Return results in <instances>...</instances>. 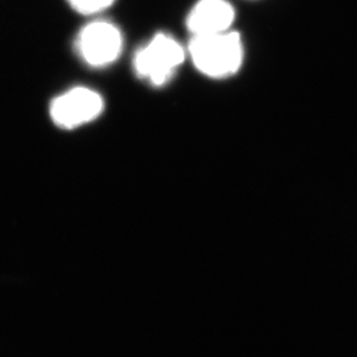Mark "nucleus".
I'll list each match as a JSON object with an SVG mask.
<instances>
[{"mask_svg": "<svg viewBox=\"0 0 357 357\" xmlns=\"http://www.w3.org/2000/svg\"><path fill=\"white\" fill-rule=\"evenodd\" d=\"M189 54L200 73L213 79H226L235 75L244 61V45L238 33L192 36Z\"/></svg>", "mask_w": 357, "mask_h": 357, "instance_id": "nucleus-1", "label": "nucleus"}, {"mask_svg": "<svg viewBox=\"0 0 357 357\" xmlns=\"http://www.w3.org/2000/svg\"><path fill=\"white\" fill-rule=\"evenodd\" d=\"M105 110V100L98 91L75 87L51 102L50 117L58 128L73 130L89 124Z\"/></svg>", "mask_w": 357, "mask_h": 357, "instance_id": "nucleus-4", "label": "nucleus"}, {"mask_svg": "<svg viewBox=\"0 0 357 357\" xmlns=\"http://www.w3.org/2000/svg\"><path fill=\"white\" fill-rule=\"evenodd\" d=\"M73 10L84 15L101 13L115 3L116 0H68Z\"/></svg>", "mask_w": 357, "mask_h": 357, "instance_id": "nucleus-6", "label": "nucleus"}, {"mask_svg": "<svg viewBox=\"0 0 357 357\" xmlns=\"http://www.w3.org/2000/svg\"><path fill=\"white\" fill-rule=\"evenodd\" d=\"M124 45L119 28L110 21L95 20L82 28L77 49L82 61L91 68H105L115 63Z\"/></svg>", "mask_w": 357, "mask_h": 357, "instance_id": "nucleus-3", "label": "nucleus"}, {"mask_svg": "<svg viewBox=\"0 0 357 357\" xmlns=\"http://www.w3.org/2000/svg\"><path fill=\"white\" fill-rule=\"evenodd\" d=\"M184 59L185 51L178 40L172 35L159 33L137 51L133 66L140 78L161 87L172 80Z\"/></svg>", "mask_w": 357, "mask_h": 357, "instance_id": "nucleus-2", "label": "nucleus"}, {"mask_svg": "<svg viewBox=\"0 0 357 357\" xmlns=\"http://www.w3.org/2000/svg\"><path fill=\"white\" fill-rule=\"evenodd\" d=\"M236 17L228 0H198L186 17V27L192 36L229 31Z\"/></svg>", "mask_w": 357, "mask_h": 357, "instance_id": "nucleus-5", "label": "nucleus"}]
</instances>
